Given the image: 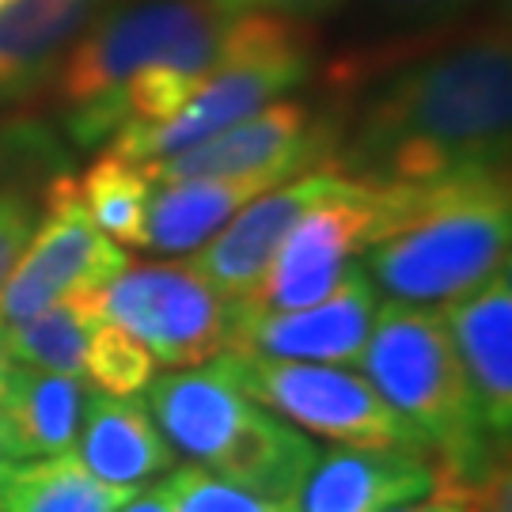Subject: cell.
I'll use <instances>...</instances> for the list:
<instances>
[{"label": "cell", "instance_id": "27", "mask_svg": "<svg viewBox=\"0 0 512 512\" xmlns=\"http://www.w3.org/2000/svg\"><path fill=\"white\" fill-rule=\"evenodd\" d=\"M342 0H213L220 16H247V12H262V16H285V19H319L330 16Z\"/></svg>", "mask_w": 512, "mask_h": 512}, {"label": "cell", "instance_id": "16", "mask_svg": "<svg viewBox=\"0 0 512 512\" xmlns=\"http://www.w3.org/2000/svg\"><path fill=\"white\" fill-rule=\"evenodd\" d=\"M289 183L281 171H247V175H209L183 183H156L145 205L141 243L160 255H190L217 236L243 205Z\"/></svg>", "mask_w": 512, "mask_h": 512}, {"label": "cell", "instance_id": "11", "mask_svg": "<svg viewBox=\"0 0 512 512\" xmlns=\"http://www.w3.org/2000/svg\"><path fill=\"white\" fill-rule=\"evenodd\" d=\"M338 145V122L319 118L300 99H274L270 107L255 110L236 126L220 129L198 145L175 156L145 164L152 186L209 179V175H247V171H281V175H308L327 167Z\"/></svg>", "mask_w": 512, "mask_h": 512}, {"label": "cell", "instance_id": "2", "mask_svg": "<svg viewBox=\"0 0 512 512\" xmlns=\"http://www.w3.org/2000/svg\"><path fill=\"white\" fill-rule=\"evenodd\" d=\"M509 164L433 183H384V213L365 247L368 277L403 304H448L509 266Z\"/></svg>", "mask_w": 512, "mask_h": 512}, {"label": "cell", "instance_id": "33", "mask_svg": "<svg viewBox=\"0 0 512 512\" xmlns=\"http://www.w3.org/2000/svg\"><path fill=\"white\" fill-rule=\"evenodd\" d=\"M8 368H12V361H8V353H4V338H0V384H4V376H8Z\"/></svg>", "mask_w": 512, "mask_h": 512}, {"label": "cell", "instance_id": "31", "mask_svg": "<svg viewBox=\"0 0 512 512\" xmlns=\"http://www.w3.org/2000/svg\"><path fill=\"white\" fill-rule=\"evenodd\" d=\"M391 512H478L471 505H463V501H452V497H429V501H410V505H399V509Z\"/></svg>", "mask_w": 512, "mask_h": 512}, {"label": "cell", "instance_id": "17", "mask_svg": "<svg viewBox=\"0 0 512 512\" xmlns=\"http://www.w3.org/2000/svg\"><path fill=\"white\" fill-rule=\"evenodd\" d=\"M103 0H12L0 12V110L50 84Z\"/></svg>", "mask_w": 512, "mask_h": 512}, {"label": "cell", "instance_id": "10", "mask_svg": "<svg viewBox=\"0 0 512 512\" xmlns=\"http://www.w3.org/2000/svg\"><path fill=\"white\" fill-rule=\"evenodd\" d=\"M129 266L126 251L95 228L73 171L42 186V217L0 285V327L50 308L69 293H103Z\"/></svg>", "mask_w": 512, "mask_h": 512}, {"label": "cell", "instance_id": "19", "mask_svg": "<svg viewBox=\"0 0 512 512\" xmlns=\"http://www.w3.org/2000/svg\"><path fill=\"white\" fill-rule=\"evenodd\" d=\"M92 387L84 376H57L12 365L0 384V421L16 459L73 452Z\"/></svg>", "mask_w": 512, "mask_h": 512}, {"label": "cell", "instance_id": "5", "mask_svg": "<svg viewBox=\"0 0 512 512\" xmlns=\"http://www.w3.org/2000/svg\"><path fill=\"white\" fill-rule=\"evenodd\" d=\"M311 61H315V35L308 23L262 16V12L228 16L217 65L194 88V95L164 122L118 129L110 137V152L133 164L175 156L220 129L251 118L255 110L270 107L296 84H304Z\"/></svg>", "mask_w": 512, "mask_h": 512}, {"label": "cell", "instance_id": "1", "mask_svg": "<svg viewBox=\"0 0 512 512\" xmlns=\"http://www.w3.org/2000/svg\"><path fill=\"white\" fill-rule=\"evenodd\" d=\"M512 46L505 19L403 61L376 80L330 164L368 183H433L509 164Z\"/></svg>", "mask_w": 512, "mask_h": 512}, {"label": "cell", "instance_id": "32", "mask_svg": "<svg viewBox=\"0 0 512 512\" xmlns=\"http://www.w3.org/2000/svg\"><path fill=\"white\" fill-rule=\"evenodd\" d=\"M8 459H16V452H12V440L4 433V421H0V463H8Z\"/></svg>", "mask_w": 512, "mask_h": 512}, {"label": "cell", "instance_id": "26", "mask_svg": "<svg viewBox=\"0 0 512 512\" xmlns=\"http://www.w3.org/2000/svg\"><path fill=\"white\" fill-rule=\"evenodd\" d=\"M50 179H19V183L0 186V285L35 236L38 217H42V186Z\"/></svg>", "mask_w": 512, "mask_h": 512}, {"label": "cell", "instance_id": "28", "mask_svg": "<svg viewBox=\"0 0 512 512\" xmlns=\"http://www.w3.org/2000/svg\"><path fill=\"white\" fill-rule=\"evenodd\" d=\"M475 0H380V8L403 19H440L471 8Z\"/></svg>", "mask_w": 512, "mask_h": 512}, {"label": "cell", "instance_id": "18", "mask_svg": "<svg viewBox=\"0 0 512 512\" xmlns=\"http://www.w3.org/2000/svg\"><path fill=\"white\" fill-rule=\"evenodd\" d=\"M73 448V456L95 478L114 486H133V490H141L148 478L175 467V448L152 421L148 406L137 403V395H107L95 387L84 406V421Z\"/></svg>", "mask_w": 512, "mask_h": 512}, {"label": "cell", "instance_id": "21", "mask_svg": "<svg viewBox=\"0 0 512 512\" xmlns=\"http://www.w3.org/2000/svg\"><path fill=\"white\" fill-rule=\"evenodd\" d=\"M99 319V293H69L19 323H4V353L12 365L84 376V349Z\"/></svg>", "mask_w": 512, "mask_h": 512}, {"label": "cell", "instance_id": "13", "mask_svg": "<svg viewBox=\"0 0 512 512\" xmlns=\"http://www.w3.org/2000/svg\"><path fill=\"white\" fill-rule=\"evenodd\" d=\"M334 179H338L334 167H319V171H308V175H296L289 183L274 186L270 194L243 205L236 217L224 224V232L202 243L190 258V266L209 285H217L224 296L243 300L270 270L289 228L327 194Z\"/></svg>", "mask_w": 512, "mask_h": 512}, {"label": "cell", "instance_id": "7", "mask_svg": "<svg viewBox=\"0 0 512 512\" xmlns=\"http://www.w3.org/2000/svg\"><path fill=\"white\" fill-rule=\"evenodd\" d=\"M217 16L213 0H126L95 16L54 73V99L69 141L84 148L95 114L133 76Z\"/></svg>", "mask_w": 512, "mask_h": 512}, {"label": "cell", "instance_id": "20", "mask_svg": "<svg viewBox=\"0 0 512 512\" xmlns=\"http://www.w3.org/2000/svg\"><path fill=\"white\" fill-rule=\"evenodd\" d=\"M137 494L95 478L73 452L0 463V512H118Z\"/></svg>", "mask_w": 512, "mask_h": 512}, {"label": "cell", "instance_id": "29", "mask_svg": "<svg viewBox=\"0 0 512 512\" xmlns=\"http://www.w3.org/2000/svg\"><path fill=\"white\" fill-rule=\"evenodd\" d=\"M478 512H509V471H501V475L486 486V494H482V509Z\"/></svg>", "mask_w": 512, "mask_h": 512}, {"label": "cell", "instance_id": "14", "mask_svg": "<svg viewBox=\"0 0 512 512\" xmlns=\"http://www.w3.org/2000/svg\"><path fill=\"white\" fill-rule=\"evenodd\" d=\"M440 467L414 448H353L319 452L308 471L296 512H391L437 494Z\"/></svg>", "mask_w": 512, "mask_h": 512}, {"label": "cell", "instance_id": "25", "mask_svg": "<svg viewBox=\"0 0 512 512\" xmlns=\"http://www.w3.org/2000/svg\"><path fill=\"white\" fill-rule=\"evenodd\" d=\"M69 156L38 122H4L0 126V186L19 179H50L57 171H69Z\"/></svg>", "mask_w": 512, "mask_h": 512}, {"label": "cell", "instance_id": "23", "mask_svg": "<svg viewBox=\"0 0 512 512\" xmlns=\"http://www.w3.org/2000/svg\"><path fill=\"white\" fill-rule=\"evenodd\" d=\"M84 376L107 395H137L156 376V357L126 327L99 319L84 349Z\"/></svg>", "mask_w": 512, "mask_h": 512}, {"label": "cell", "instance_id": "4", "mask_svg": "<svg viewBox=\"0 0 512 512\" xmlns=\"http://www.w3.org/2000/svg\"><path fill=\"white\" fill-rule=\"evenodd\" d=\"M145 391L152 421L194 467L266 501H296L319 444L239 391L220 357L152 376Z\"/></svg>", "mask_w": 512, "mask_h": 512}, {"label": "cell", "instance_id": "30", "mask_svg": "<svg viewBox=\"0 0 512 512\" xmlns=\"http://www.w3.org/2000/svg\"><path fill=\"white\" fill-rule=\"evenodd\" d=\"M118 512H171V509H167L164 482H160V486H152V490H145V494H137L129 505H122Z\"/></svg>", "mask_w": 512, "mask_h": 512}, {"label": "cell", "instance_id": "34", "mask_svg": "<svg viewBox=\"0 0 512 512\" xmlns=\"http://www.w3.org/2000/svg\"><path fill=\"white\" fill-rule=\"evenodd\" d=\"M8 4H12V0H0V12H4V8H8Z\"/></svg>", "mask_w": 512, "mask_h": 512}, {"label": "cell", "instance_id": "8", "mask_svg": "<svg viewBox=\"0 0 512 512\" xmlns=\"http://www.w3.org/2000/svg\"><path fill=\"white\" fill-rule=\"evenodd\" d=\"M99 315L171 368L213 361L232 342L236 300L190 262H133L99 293Z\"/></svg>", "mask_w": 512, "mask_h": 512}, {"label": "cell", "instance_id": "3", "mask_svg": "<svg viewBox=\"0 0 512 512\" xmlns=\"http://www.w3.org/2000/svg\"><path fill=\"white\" fill-rule=\"evenodd\" d=\"M357 365L433 452L440 467L437 497L482 509L486 486L505 471L509 444L482 418L444 315L429 304L387 300L372 319Z\"/></svg>", "mask_w": 512, "mask_h": 512}, {"label": "cell", "instance_id": "9", "mask_svg": "<svg viewBox=\"0 0 512 512\" xmlns=\"http://www.w3.org/2000/svg\"><path fill=\"white\" fill-rule=\"evenodd\" d=\"M380 213L384 183L338 171L334 186L289 228L270 270L239 304L258 311H293L327 300L353 266V255L372 243Z\"/></svg>", "mask_w": 512, "mask_h": 512}, {"label": "cell", "instance_id": "6", "mask_svg": "<svg viewBox=\"0 0 512 512\" xmlns=\"http://www.w3.org/2000/svg\"><path fill=\"white\" fill-rule=\"evenodd\" d=\"M228 376L258 406L281 421H293L300 433L353 448H414L429 452L410 421L387 403L365 376L346 365H315L289 357H262L243 349L217 353ZM433 456V452H429Z\"/></svg>", "mask_w": 512, "mask_h": 512}, {"label": "cell", "instance_id": "22", "mask_svg": "<svg viewBox=\"0 0 512 512\" xmlns=\"http://www.w3.org/2000/svg\"><path fill=\"white\" fill-rule=\"evenodd\" d=\"M80 186V198L92 213L95 228L103 236H114L137 247L141 243V224H145V205L152 194V179H148L145 164H133L122 160L114 152H103L84 179H76Z\"/></svg>", "mask_w": 512, "mask_h": 512}, {"label": "cell", "instance_id": "15", "mask_svg": "<svg viewBox=\"0 0 512 512\" xmlns=\"http://www.w3.org/2000/svg\"><path fill=\"white\" fill-rule=\"evenodd\" d=\"M444 327L452 334L463 372L471 380L478 410L497 440L509 444L512 429V281L509 266L475 293L444 304Z\"/></svg>", "mask_w": 512, "mask_h": 512}, {"label": "cell", "instance_id": "12", "mask_svg": "<svg viewBox=\"0 0 512 512\" xmlns=\"http://www.w3.org/2000/svg\"><path fill=\"white\" fill-rule=\"evenodd\" d=\"M376 319V289L361 262H353L342 285L311 304L293 311H258L236 300V323L228 349L289 357L315 365H357Z\"/></svg>", "mask_w": 512, "mask_h": 512}, {"label": "cell", "instance_id": "24", "mask_svg": "<svg viewBox=\"0 0 512 512\" xmlns=\"http://www.w3.org/2000/svg\"><path fill=\"white\" fill-rule=\"evenodd\" d=\"M164 490L171 512H296L293 501H266V497H255L247 490H236L194 463L175 467V475L164 482Z\"/></svg>", "mask_w": 512, "mask_h": 512}]
</instances>
